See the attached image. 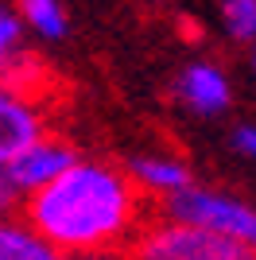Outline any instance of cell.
Wrapping results in <instances>:
<instances>
[{
    "label": "cell",
    "instance_id": "obj_13",
    "mask_svg": "<svg viewBox=\"0 0 256 260\" xmlns=\"http://www.w3.org/2000/svg\"><path fill=\"white\" fill-rule=\"evenodd\" d=\"M229 148H233L237 155H245V159H256V120H241V124H233V132H229Z\"/></svg>",
    "mask_w": 256,
    "mask_h": 260
},
{
    "label": "cell",
    "instance_id": "obj_2",
    "mask_svg": "<svg viewBox=\"0 0 256 260\" xmlns=\"http://www.w3.org/2000/svg\"><path fill=\"white\" fill-rule=\"evenodd\" d=\"M167 217H182V221H194L202 229H213V233L245 245L248 256H256V210L245 198L186 183L182 190L167 194Z\"/></svg>",
    "mask_w": 256,
    "mask_h": 260
},
{
    "label": "cell",
    "instance_id": "obj_10",
    "mask_svg": "<svg viewBox=\"0 0 256 260\" xmlns=\"http://www.w3.org/2000/svg\"><path fill=\"white\" fill-rule=\"evenodd\" d=\"M16 16L23 20V27L47 43H58L70 31V20H66L62 0H16Z\"/></svg>",
    "mask_w": 256,
    "mask_h": 260
},
{
    "label": "cell",
    "instance_id": "obj_8",
    "mask_svg": "<svg viewBox=\"0 0 256 260\" xmlns=\"http://www.w3.org/2000/svg\"><path fill=\"white\" fill-rule=\"evenodd\" d=\"M128 179L136 183V190H151V194H175L190 183V167L175 155H159V152H148V155H132L128 159Z\"/></svg>",
    "mask_w": 256,
    "mask_h": 260
},
{
    "label": "cell",
    "instance_id": "obj_11",
    "mask_svg": "<svg viewBox=\"0 0 256 260\" xmlns=\"http://www.w3.org/2000/svg\"><path fill=\"white\" fill-rule=\"evenodd\" d=\"M221 27L233 43H252L256 39V0H213Z\"/></svg>",
    "mask_w": 256,
    "mask_h": 260
},
{
    "label": "cell",
    "instance_id": "obj_4",
    "mask_svg": "<svg viewBox=\"0 0 256 260\" xmlns=\"http://www.w3.org/2000/svg\"><path fill=\"white\" fill-rule=\"evenodd\" d=\"M175 101L198 120L225 117L233 109V82L217 62L198 58V62H186L175 74Z\"/></svg>",
    "mask_w": 256,
    "mask_h": 260
},
{
    "label": "cell",
    "instance_id": "obj_14",
    "mask_svg": "<svg viewBox=\"0 0 256 260\" xmlns=\"http://www.w3.org/2000/svg\"><path fill=\"white\" fill-rule=\"evenodd\" d=\"M248 47H252V51H248V66H252V78H256V39H252Z\"/></svg>",
    "mask_w": 256,
    "mask_h": 260
},
{
    "label": "cell",
    "instance_id": "obj_7",
    "mask_svg": "<svg viewBox=\"0 0 256 260\" xmlns=\"http://www.w3.org/2000/svg\"><path fill=\"white\" fill-rule=\"evenodd\" d=\"M23 31H27L23 20L12 8L0 4V82L20 86V89H27V93L39 98L43 82H47V70H43V62L23 47Z\"/></svg>",
    "mask_w": 256,
    "mask_h": 260
},
{
    "label": "cell",
    "instance_id": "obj_12",
    "mask_svg": "<svg viewBox=\"0 0 256 260\" xmlns=\"http://www.w3.org/2000/svg\"><path fill=\"white\" fill-rule=\"evenodd\" d=\"M23 210V190L16 186V179L8 175V167H0V217L20 214Z\"/></svg>",
    "mask_w": 256,
    "mask_h": 260
},
{
    "label": "cell",
    "instance_id": "obj_9",
    "mask_svg": "<svg viewBox=\"0 0 256 260\" xmlns=\"http://www.w3.org/2000/svg\"><path fill=\"white\" fill-rule=\"evenodd\" d=\"M54 249L35 233V225L20 214L0 217V260H51Z\"/></svg>",
    "mask_w": 256,
    "mask_h": 260
},
{
    "label": "cell",
    "instance_id": "obj_1",
    "mask_svg": "<svg viewBox=\"0 0 256 260\" xmlns=\"http://www.w3.org/2000/svg\"><path fill=\"white\" fill-rule=\"evenodd\" d=\"M23 217L54 256H97L124 249L136 233L140 194L128 171L97 159H74L23 198Z\"/></svg>",
    "mask_w": 256,
    "mask_h": 260
},
{
    "label": "cell",
    "instance_id": "obj_3",
    "mask_svg": "<svg viewBox=\"0 0 256 260\" xmlns=\"http://www.w3.org/2000/svg\"><path fill=\"white\" fill-rule=\"evenodd\" d=\"M136 252L148 260H241L248 256L245 245L202 229L194 221H182V217H163L159 225H151L140 233Z\"/></svg>",
    "mask_w": 256,
    "mask_h": 260
},
{
    "label": "cell",
    "instance_id": "obj_5",
    "mask_svg": "<svg viewBox=\"0 0 256 260\" xmlns=\"http://www.w3.org/2000/svg\"><path fill=\"white\" fill-rule=\"evenodd\" d=\"M74 159H78V152L62 136H51V132L43 128L39 136H31L4 167H8V175L16 179V186L23 190V198H27L31 190H39L43 183H51L58 171H66Z\"/></svg>",
    "mask_w": 256,
    "mask_h": 260
},
{
    "label": "cell",
    "instance_id": "obj_6",
    "mask_svg": "<svg viewBox=\"0 0 256 260\" xmlns=\"http://www.w3.org/2000/svg\"><path fill=\"white\" fill-rule=\"evenodd\" d=\"M43 128H47V120H43L39 98L20 89V86L0 82V167L20 152L31 136H39Z\"/></svg>",
    "mask_w": 256,
    "mask_h": 260
}]
</instances>
